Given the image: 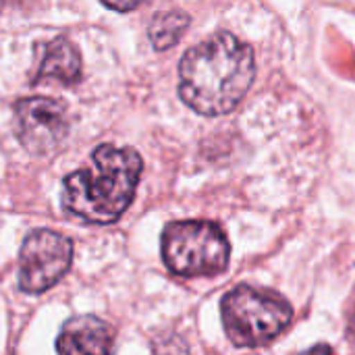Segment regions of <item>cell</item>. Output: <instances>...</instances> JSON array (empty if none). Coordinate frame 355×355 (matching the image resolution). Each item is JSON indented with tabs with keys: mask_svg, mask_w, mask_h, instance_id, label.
Listing matches in <instances>:
<instances>
[{
	"mask_svg": "<svg viewBox=\"0 0 355 355\" xmlns=\"http://www.w3.org/2000/svg\"><path fill=\"white\" fill-rule=\"evenodd\" d=\"M104 6L114 8V10H131V8H137L139 2H131V4H110V2H104Z\"/></svg>",
	"mask_w": 355,
	"mask_h": 355,
	"instance_id": "cell-11",
	"label": "cell"
},
{
	"mask_svg": "<svg viewBox=\"0 0 355 355\" xmlns=\"http://www.w3.org/2000/svg\"><path fill=\"white\" fill-rule=\"evenodd\" d=\"M229 256V239L214 223L179 220L164 229L162 258L179 277H214L227 268Z\"/></svg>",
	"mask_w": 355,
	"mask_h": 355,
	"instance_id": "cell-4",
	"label": "cell"
},
{
	"mask_svg": "<svg viewBox=\"0 0 355 355\" xmlns=\"http://www.w3.org/2000/svg\"><path fill=\"white\" fill-rule=\"evenodd\" d=\"M223 324L237 347H260L279 337L291 322V306L275 291L250 285L235 287L220 304Z\"/></svg>",
	"mask_w": 355,
	"mask_h": 355,
	"instance_id": "cell-3",
	"label": "cell"
},
{
	"mask_svg": "<svg viewBox=\"0 0 355 355\" xmlns=\"http://www.w3.org/2000/svg\"><path fill=\"white\" fill-rule=\"evenodd\" d=\"M189 25V15L183 10H164L154 15L150 23V42L156 50H168L175 46Z\"/></svg>",
	"mask_w": 355,
	"mask_h": 355,
	"instance_id": "cell-9",
	"label": "cell"
},
{
	"mask_svg": "<svg viewBox=\"0 0 355 355\" xmlns=\"http://www.w3.org/2000/svg\"><path fill=\"white\" fill-rule=\"evenodd\" d=\"M154 354L156 355H189L187 352V345L181 337L177 335H166V337H160L156 343H154Z\"/></svg>",
	"mask_w": 355,
	"mask_h": 355,
	"instance_id": "cell-10",
	"label": "cell"
},
{
	"mask_svg": "<svg viewBox=\"0 0 355 355\" xmlns=\"http://www.w3.org/2000/svg\"><path fill=\"white\" fill-rule=\"evenodd\" d=\"M141 171V156L133 148L98 146L89 164L64 179L62 206L85 223H114L129 208Z\"/></svg>",
	"mask_w": 355,
	"mask_h": 355,
	"instance_id": "cell-2",
	"label": "cell"
},
{
	"mask_svg": "<svg viewBox=\"0 0 355 355\" xmlns=\"http://www.w3.org/2000/svg\"><path fill=\"white\" fill-rule=\"evenodd\" d=\"M42 60L37 73L31 77V85H37L42 79H58L62 85H75L81 79V56L69 37L58 35L42 44Z\"/></svg>",
	"mask_w": 355,
	"mask_h": 355,
	"instance_id": "cell-8",
	"label": "cell"
},
{
	"mask_svg": "<svg viewBox=\"0 0 355 355\" xmlns=\"http://www.w3.org/2000/svg\"><path fill=\"white\" fill-rule=\"evenodd\" d=\"M56 349L60 355H112L114 331L96 316H75L64 322Z\"/></svg>",
	"mask_w": 355,
	"mask_h": 355,
	"instance_id": "cell-7",
	"label": "cell"
},
{
	"mask_svg": "<svg viewBox=\"0 0 355 355\" xmlns=\"http://www.w3.org/2000/svg\"><path fill=\"white\" fill-rule=\"evenodd\" d=\"M352 337H354V341H355V316H354V320H352Z\"/></svg>",
	"mask_w": 355,
	"mask_h": 355,
	"instance_id": "cell-13",
	"label": "cell"
},
{
	"mask_svg": "<svg viewBox=\"0 0 355 355\" xmlns=\"http://www.w3.org/2000/svg\"><path fill=\"white\" fill-rule=\"evenodd\" d=\"M73 260L71 239L50 231L37 229L29 233L19 254V287L25 293H42L64 277Z\"/></svg>",
	"mask_w": 355,
	"mask_h": 355,
	"instance_id": "cell-5",
	"label": "cell"
},
{
	"mask_svg": "<svg viewBox=\"0 0 355 355\" xmlns=\"http://www.w3.org/2000/svg\"><path fill=\"white\" fill-rule=\"evenodd\" d=\"M17 135L23 148L35 156L58 152L67 133L69 121L64 108L52 98H23L15 106Z\"/></svg>",
	"mask_w": 355,
	"mask_h": 355,
	"instance_id": "cell-6",
	"label": "cell"
},
{
	"mask_svg": "<svg viewBox=\"0 0 355 355\" xmlns=\"http://www.w3.org/2000/svg\"><path fill=\"white\" fill-rule=\"evenodd\" d=\"M304 355H335L333 354V349L329 347V345H318V347H314L312 352H308V354Z\"/></svg>",
	"mask_w": 355,
	"mask_h": 355,
	"instance_id": "cell-12",
	"label": "cell"
},
{
	"mask_svg": "<svg viewBox=\"0 0 355 355\" xmlns=\"http://www.w3.org/2000/svg\"><path fill=\"white\" fill-rule=\"evenodd\" d=\"M254 75L252 46L229 31H220L181 58L179 94L196 112L220 116L243 100Z\"/></svg>",
	"mask_w": 355,
	"mask_h": 355,
	"instance_id": "cell-1",
	"label": "cell"
}]
</instances>
